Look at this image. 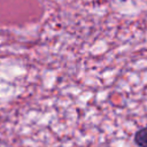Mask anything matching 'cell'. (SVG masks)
<instances>
[{
	"label": "cell",
	"mask_w": 147,
	"mask_h": 147,
	"mask_svg": "<svg viewBox=\"0 0 147 147\" xmlns=\"http://www.w3.org/2000/svg\"><path fill=\"white\" fill-rule=\"evenodd\" d=\"M134 141L139 147H147V126L137 131L134 136Z\"/></svg>",
	"instance_id": "cell-1"
}]
</instances>
